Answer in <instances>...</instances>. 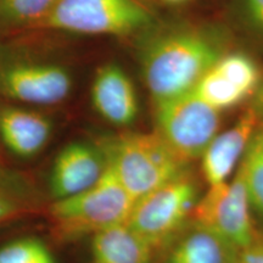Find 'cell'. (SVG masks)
Masks as SVG:
<instances>
[{"label":"cell","mask_w":263,"mask_h":263,"mask_svg":"<svg viewBox=\"0 0 263 263\" xmlns=\"http://www.w3.org/2000/svg\"><path fill=\"white\" fill-rule=\"evenodd\" d=\"M52 121L28 106L0 104V141L12 155L28 160L45 149L52 134Z\"/></svg>","instance_id":"7c38bea8"},{"label":"cell","mask_w":263,"mask_h":263,"mask_svg":"<svg viewBox=\"0 0 263 263\" xmlns=\"http://www.w3.org/2000/svg\"><path fill=\"white\" fill-rule=\"evenodd\" d=\"M42 196L24 174L0 162V226L35 212Z\"/></svg>","instance_id":"9a60e30c"},{"label":"cell","mask_w":263,"mask_h":263,"mask_svg":"<svg viewBox=\"0 0 263 263\" xmlns=\"http://www.w3.org/2000/svg\"><path fill=\"white\" fill-rule=\"evenodd\" d=\"M192 222L216 233L240 250L257 239L249 194L239 170L234 178L207 186L194 207Z\"/></svg>","instance_id":"ba28073f"},{"label":"cell","mask_w":263,"mask_h":263,"mask_svg":"<svg viewBox=\"0 0 263 263\" xmlns=\"http://www.w3.org/2000/svg\"><path fill=\"white\" fill-rule=\"evenodd\" d=\"M73 77L57 60L0 44V98L26 106H52L70 97Z\"/></svg>","instance_id":"277c9868"},{"label":"cell","mask_w":263,"mask_h":263,"mask_svg":"<svg viewBox=\"0 0 263 263\" xmlns=\"http://www.w3.org/2000/svg\"><path fill=\"white\" fill-rule=\"evenodd\" d=\"M213 67L249 98L252 97L262 81L258 65L245 52H227Z\"/></svg>","instance_id":"ac0fdd59"},{"label":"cell","mask_w":263,"mask_h":263,"mask_svg":"<svg viewBox=\"0 0 263 263\" xmlns=\"http://www.w3.org/2000/svg\"><path fill=\"white\" fill-rule=\"evenodd\" d=\"M197 97L221 112L238 106L249 97L212 67L193 89Z\"/></svg>","instance_id":"e0dca14e"},{"label":"cell","mask_w":263,"mask_h":263,"mask_svg":"<svg viewBox=\"0 0 263 263\" xmlns=\"http://www.w3.org/2000/svg\"><path fill=\"white\" fill-rule=\"evenodd\" d=\"M238 170L244 178L251 207L263 217V137L256 133Z\"/></svg>","instance_id":"d6986e66"},{"label":"cell","mask_w":263,"mask_h":263,"mask_svg":"<svg viewBox=\"0 0 263 263\" xmlns=\"http://www.w3.org/2000/svg\"><path fill=\"white\" fill-rule=\"evenodd\" d=\"M157 20L138 0H58L37 28L89 35H137Z\"/></svg>","instance_id":"5b68a950"},{"label":"cell","mask_w":263,"mask_h":263,"mask_svg":"<svg viewBox=\"0 0 263 263\" xmlns=\"http://www.w3.org/2000/svg\"><path fill=\"white\" fill-rule=\"evenodd\" d=\"M199 197V185L188 172L137 200L127 223L156 252L192 222Z\"/></svg>","instance_id":"8992f818"},{"label":"cell","mask_w":263,"mask_h":263,"mask_svg":"<svg viewBox=\"0 0 263 263\" xmlns=\"http://www.w3.org/2000/svg\"><path fill=\"white\" fill-rule=\"evenodd\" d=\"M99 145L107 167L136 201L189 172V163L177 156L156 132L123 133L106 138Z\"/></svg>","instance_id":"7a4b0ae2"},{"label":"cell","mask_w":263,"mask_h":263,"mask_svg":"<svg viewBox=\"0 0 263 263\" xmlns=\"http://www.w3.org/2000/svg\"><path fill=\"white\" fill-rule=\"evenodd\" d=\"M166 249L162 263H238L241 252L228 240L194 222Z\"/></svg>","instance_id":"4fadbf2b"},{"label":"cell","mask_w":263,"mask_h":263,"mask_svg":"<svg viewBox=\"0 0 263 263\" xmlns=\"http://www.w3.org/2000/svg\"><path fill=\"white\" fill-rule=\"evenodd\" d=\"M232 12L241 31L263 48V0H232Z\"/></svg>","instance_id":"44dd1931"},{"label":"cell","mask_w":263,"mask_h":263,"mask_svg":"<svg viewBox=\"0 0 263 263\" xmlns=\"http://www.w3.org/2000/svg\"><path fill=\"white\" fill-rule=\"evenodd\" d=\"M134 203L136 200L107 167L100 180L89 189L51 202L48 218L52 235L64 242L93 236L126 223Z\"/></svg>","instance_id":"3957f363"},{"label":"cell","mask_w":263,"mask_h":263,"mask_svg":"<svg viewBox=\"0 0 263 263\" xmlns=\"http://www.w3.org/2000/svg\"><path fill=\"white\" fill-rule=\"evenodd\" d=\"M238 263H263V239H256L251 245L241 250Z\"/></svg>","instance_id":"7402d4cb"},{"label":"cell","mask_w":263,"mask_h":263,"mask_svg":"<svg viewBox=\"0 0 263 263\" xmlns=\"http://www.w3.org/2000/svg\"><path fill=\"white\" fill-rule=\"evenodd\" d=\"M164 2L173 3V4H177V3H183V2H185V0H164Z\"/></svg>","instance_id":"603a6c76"},{"label":"cell","mask_w":263,"mask_h":263,"mask_svg":"<svg viewBox=\"0 0 263 263\" xmlns=\"http://www.w3.org/2000/svg\"><path fill=\"white\" fill-rule=\"evenodd\" d=\"M90 99L99 116L116 127L130 126L139 114L136 87L127 72L114 62L98 68Z\"/></svg>","instance_id":"8fae6325"},{"label":"cell","mask_w":263,"mask_h":263,"mask_svg":"<svg viewBox=\"0 0 263 263\" xmlns=\"http://www.w3.org/2000/svg\"><path fill=\"white\" fill-rule=\"evenodd\" d=\"M138 38L141 74L154 105L192 91L229 52V35L218 25L156 22Z\"/></svg>","instance_id":"6da1fadb"},{"label":"cell","mask_w":263,"mask_h":263,"mask_svg":"<svg viewBox=\"0 0 263 263\" xmlns=\"http://www.w3.org/2000/svg\"><path fill=\"white\" fill-rule=\"evenodd\" d=\"M156 133L176 155L189 163L201 159L207 146L218 134L219 111L189 91L155 104Z\"/></svg>","instance_id":"52a82bcc"},{"label":"cell","mask_w":263,"mask_h":263,"mask_svg":"<svg viewBox=\"0 0 263 263\" xmlns=\"http://www.w3.org/2000/svg\"><path fill=\"white\" fill-rule=\"evenodd\" d=\"M107 168L99 144L73 141L59 151L49 177L52 201L77 195L97 184Z\"/></svg>","instance_id":"9c48e42d"},{"label":"cell","mask_w":263,"mask_h":263,"mask_svg":"<svg viewBox=\"0 0 263 263\" xmlns=\"http://www.w3.org/2000/svg\"><path fill=\"white\" fill-rule=\"evenodd\" d=\"M155 250L128 223L91 236L90 263H153Z\"/></svg>","instance_id":"5bb4252c"},{"label":"cell","mask_w":263,"mask_h":263,"mask_svg":"<svg viewBox=\"0 0 263 263\" xmlns=\"http://www.w3.org/2000/svg\"><path fill=\"white\" fill-rule=\"evenodd\" d=\"M0 263H58L42 240L22 238L0 246Z\"/></svg>","instance_id":"ffe728a7"},{"label":"cell","mask_w":263,"mask_h":263,"mask_svg":"<svg viewBox=\"0 0 263 263\" xmlns=\"http://www.w3.org/2000/svg\"><path fill=\"white\" fill-rule=\"evenodd\" d=\"M262 118V111L249 104L232 127L217 134L201 156V171L207 186L230 179L241 162Z\"/></svg>","instance_id":"30bf717a"},{"label":"cell","mask_w":263,"mask_h":263,"mask_svg":"<svg viewBox=\"0 0 263 263\" xmlns=\"http://www.w3.org/2000/svg\"><path fill=\"white\" fill-rule=\"evenodd\" d=\"M58 0H0V29L37 28Z\"/></svg>","instance_id":"2e32d148"}]
</instances>
